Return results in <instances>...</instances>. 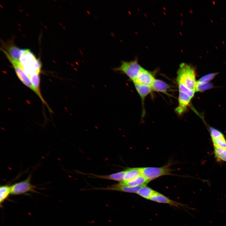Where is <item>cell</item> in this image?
<instances>
[{
    "label": "cell",
    "mask_w": 226,
    "mask_h": 226,
    "mask_svg": "<svg viewBox=\"0 0 226 226\" xmlns=\"http://www.w3.org/2000/svg\"><path fill=\"white\" fill-rule=\"evenodd\" d=\"M150 200L159 203L169 204L176 207L182 206L183 205L180 203L171 200L162 194L157 191L151 197Z\"/></svg>",
    "instance_id": "cell-10"
},
{
    "label": "cell",
    "mask_w": 226,
    "mask_h": 226,
    "mask_svg": "<svg viewBox=\"0 0 226 226\" xmlns=\"http://www.w3.org/2000/svg\"><path fill=\"white\" fill-rule=\"evenodd\" d=\"M214 147L226 148V140L223 136L212 139Z\"/></svg>",
    "instance_id": "cell-21"
},
{
    "label": "cell",
    "mask_w": 226,
    "mask_h": 226,
    "mask_svg": "<svg viewBox=\"0 0 226 226\" xmlns=\"http://www.w3.org/2000/svg\"><path fill=\"white\" fill-rule=\"evenodd\" d=\"M226 150V148H225Z\"/></svg>",
    "instance_id": "cell-25"
},
{
    "label": "cell",
    "mask_w": 226,
    "mask_h": 226,
    "mask_svg": "<svg viewBox=\"0 0 226 226\" xmlns=\"http://www.w3.org/2000/svg\"><path fill=\"white\" fill-rule=\"evenodd\" d=\"M150 181L142 175L139 176L130 180L125 182H120L123 184L131 186H136L143 185L147 184Z\"/></svg>",
    "instance_id": "cell-16"
},
{
    "label": "cell",
    "mask_w": 226,
    "mask_h": 226,
    "mask_svg": "<svg viewBox=\"0 0 226 226\" xmlns=\"http://www.w3.org/2000/svg\"><path fill=\"white\" fill-rule=\"evenodd\" d=\"M192 99L188 95L179 92L178 98V106L175 109L176 113L178 116H181L186 112Z\"/></svg>",
    "instance_id": "cell-8"
},
{
    "label": "cell",
    "mask_w": 226,
    "mask_h": 226,
    "mask_svg": "<svg viewBox=\"0 0 226 226\" xmlns=\"http://www.w3.org/2000/svg\"><path fill=\"white\" fill-rule=\"evenodd\" d=\"M31 177L30 174L25 180L11 185V195L16 196L30 192H37V187L31 183Z\"/></svg>",
    "instance_id": "cell-6"
},
{
    "label": "cell",
    "mask_w": 226,
    "mask_h": 226,
    "mask_svg": "<svg viewBox=\"0 0 226 226\" xmlns=\"http://www.w3.org/2000/svg\"><path fill=\"white\" fill-rule=\"evenodd\" d=\"M28 77L34 86L40 92V73L33 72L30 73Z\"/></svg>",
    "instance_id": "cell-19"
},
{
    "label": "cell",
    "mask_w": 226,
    "mask_h": 226,
    "mask_svg": "<svg viewBox=\"0 0 226 226\" xmlns=\"http://www.w3.org/2000/svg\"><path fill=\"white\" fill-rule=\"evenodd\" d=\"M171 163L161 167H148L140 168L142 175L151 181L160 177L172 175Z\"/></svg>",
    "instance_id": "cell-5"
},
{
    "label": "cell",
    "mask_w": 226,
    "mask_h": 226,
    "mask_svg": "<svg viewBox=\"0 0 226 226\" xmlns=\"http://www.w3.org/2000/svg\"><path fill=\"white\" fill-rule=\"evenodd\" d=\"M142 67L136 58L130 61H122L120 66L114 68L113 69L115 72L125 74L133 82Z\"/></svg>",
    "instance_id": "cell-4"
},
{
    "label": "cell",
    "mask_w": 226,
    "mask_h": 226,
    "mask_svg": "<svg viewBox=\"0 0 226 226\" xmlns=\"http://www.w3.org/2000/svg\"><path fill=\"white\" fill-rule=\"evenodd\" d=\"M213 87V84L210 82L201 83L196 81V91L203 92Z\"/></svg>",
    "instance_id": "cell-22"
},
{
    "label": "cell",
    "mask_w": 226,
    "mask_h": 226,
    "mask_svg": "<svg viewBox=\"0 0 226 226\" xmlns=\"http://www.w3.org/2000/svg\"><path fill=\"white\" fill-rule=\"evenodd\" d=\"M10 186L7 184L1 186L0 187V204L1 207L3 203L11 194Z\"/></svg>",
    "instance_id": "cell-17"
},
{
    "label": "cell",
    "mask_w": 226,
    "mask_h": 226,
    "mask_svg": "<svg viewBox=\"0 0 226 226\" xmlns=\"http://www.w3.org/2000/svg\"><path fill=\"white\" fill-rule=\"evenodd\" d=\"M218 74L217 73H211L208 74L201 78L197 82L201 83H207L212 80Z\"/></svg>",
    "instance_id": "cell-23"
},
{
    "label": "cell",
    "mask_w": 226,
    "mask_h": 226,
    "mask_svg": "<svg viewBox=\"0 0 226 226\" xmlns=\"http://www.w3.org/2000/svg\"><path fill=\"white\" fill-rule=\"evenodd\" d=\"M156 192V191L147 186L146 185H145L139 190L137 194L145 199L150 200Z\"/></svg>",
    "instance_id": "cell-18"
},
{
    "label": "cell",
    "mask_w": 226,
    "mask_h": 226,
    "mask_svg": "<svg viewBox=\"0 0 226 226\" xmlns=\"http://www.w3.org/2000/svg\"><path fill=\"white\" fill-rule=\"evenodd\" d=\"M4 53L12 65L19 78L23 84L33 91L40 98L43 103L47 106V103L42 97L40 92H39L32 84L29 77L23 70L19 61L13 59L6 53Z\"/></svg>",
    "instance_id": "cell-3"
},
{
    "label": "cell",
    "mask_w": 226,
    "mask_h": 226,
    "mask_svg": "<svg viewBox=\"0 0 226 226\" xmlns=\"http://www.w3.org/2000/svg\"><path fill=\"white\" fill-rule=\"evenodd\" d=\"M135 89L141 99L143 106L142 116L143 117L145 114V110L144 107V101L145 98L152 91L151 87L141 85L137 84H134Z\"/></svg>",
    "instance_id": "cell-11"
},
{
    "label": "cell",
    "mask_w": 226,
    "mask_h": 226,
    "mask_svg": "<svg viewBox=\"0 0 226 226\" xmlns=\"http://www.w3.org/2000/svg\"><path fill=\"white\" fill-rule=\"evenodd\" d=\"M141 175L139 168H132L127 169L125 170L123 181L122 182L130 180Z\"/></svg>",
    "instance_id": "cell-14"
},
{
    "label": "cell",
    "mask_w": 226,
    "mask_h": 226,
    "mask_svg": "<svg viewBox=\"0 0 226 226\" xmlns=\"http://www.w3.org/2000/svg\"><path fill=\"white\" fill-rule=\"evenodd\" d=\"M152 91L168 94L170 86L162 80L155 79L151 87Z\"/></svg>",
    "instance_id": "cell-12"
},
{
    "label": "cell",
    "mask_w": 226,
    "mask_h": 226,
    "mask_svg": "<svg viewBox=\"0 0 226 226\" xmlns=\"http://www.w3.org/2000/svg\"><path fill=\"white\" fill-rule=\"evenodd\" d=\"M22 49L17 46L12 45L8 48V51L3 49L2 50L3 52L7 54L13 59L19 61L22 53Z\"/></svg>",
    "instance_id": "cell-15"
},
{
    "label": "cell",
    "mask_w": 226,
    "mask_h": 226,
    "mask_svg": "<svg viewBox=\"0 0 226 226\" xmlns=\"http://www.w3.org/2000/svg\"><path fill=\"white\" fill-rule=\"evenodd\" d=\"M214 152L216 158L218 160L226 162V150L225 149L214 147Z\"/></svg>",
    "instance_id": "cell-20"
},
{
    "label": "cell",
    "mask_w": 226,
    "mask_h": 226,
    "mask_svg": "<svg viewBox=\"0 0 226 226\" xmlns=\"http://www.w3.org/2000/svg\"><path fill=\"white\" fill-rule=\"evenodd\" d=\"M209 131L212 139L224 136L220 131L212 127H209Z\"/></svg>",
    "instance_id": "cell-24"
},
{
    "label": "cell",
    "mask_w": 226,
    "mask_h": 226,
    "mask_svg": "<svg viewBox=\"0 0 226 226\" xmlns=\"http://www.w3.org/2000/svg\"><path fill=\"white\" fill-rule=\"evenodd\" d=\"M195 68L191 64L181 63L177 72L176 81L187 88L196 91V81Z\"/></svg>",
    "instance_id": "cell-1"
},
{
    "label": "cell",
    "mask_w": 226,
    "mask_h": 226,
    "mask_svg": "<svg viewBox=\"0 0 226 226\" xmlns=\"http://www.w3.org/2000/svg\"><path fill=\"white\" fill-rule=\"evenodd\" d=\"M145 185L136 186H131L125 185L121 182H119L118 184L113 185L107 187L100 188L98 189L115 191L137 193L139 190L143 186Z\"/></svg>",
    "instance_id": "cell-9"
},
{
    "label": "cell",
    "mask_w": 226,
    "mask_h": 226,
    "mask_svg": "<svg viewBox=\"0 0 226 226\" xmlns=\"http://www.w3.org/2000/svg\"><path fill=\"white\" fill-rule=\"evenodd\" d=\"M125 173V170L117 172L107 175H100L93 174H87V175H90V177L94 178H98L100 179L113 180L122 182L123 181V176Z\"/></svg>",
    "instance_id": "cell-13"
},
{
    "label": "cell",
    "mask_w": 226,
    "mask_h": 226,
    "mask_svg": "<svg viewBox=\"0 0 226 226\" xmlns=\"http://www.w3.org/2000/svg\"><path fill=\"white\" fill-rule=\"evenodd\" d=\"M155 79L153 72L142 67L133 82L134 84L151 87Z\"/></svg>",
    "instance_id": "cell-7"
},
{
    "label": "cell",
    "mask_w": 226,
    "mask_h": 226,
    "mask_svg": "<svg viewBox=\"0 0 226 226\" xmlns=\"http://www.w3.org/2000/svg\"><path fill=\"white\" fill-rule=\"evenodd\" d=\"M19 61L28 76L33 72L40 73L41 68L40 61L30 50L23 49Z\"/></svg>",
    "instance_id": "cell-2"
}]
</instances>
